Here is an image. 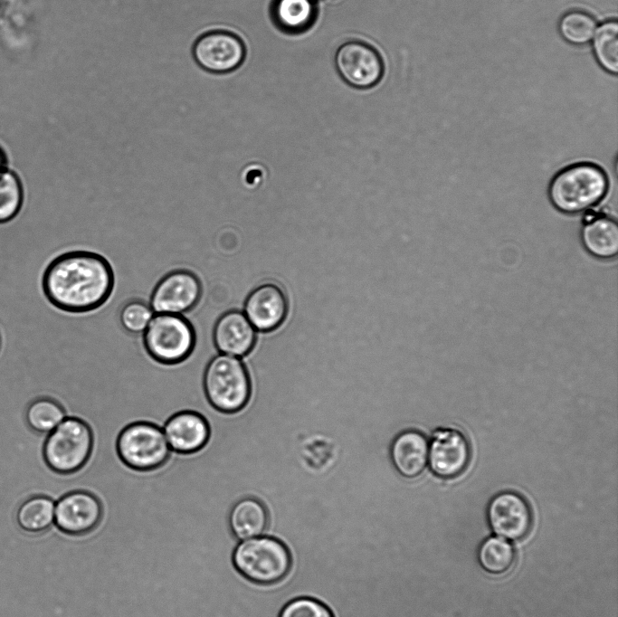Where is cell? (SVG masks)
Listing matches in <instances>:
<instances>
[{
  "label": "cell",
  "instance_id": "1",
  "mask_svg": "<svg viewBox=\"0 0 618 617\" xmlns=\"http://www.w3.org/2000/svg\"><path fill=\"white\" fill-rule=\"evenodd\" d=\"M42 289L54 308L69 313L94 310L114 294L115 274L101 254L76 250L62 252L46 266Z\"/></svg>",
  "mask_w": 618,
  "mask_h": 617
},
{
  "label": "cell",
  "instance_id": "2",
  "mask_svg": "<svg viewBox=\"0 0 618 617\" xmlns=\"http://www.w3.org/2000/svg\"><path fill=\"white\" fill-rule=\"evenodd\" d=\"M609 188L607 175L592 162H578L559 170L548 185L553 206L566 214L591 209L600 203Z\"/></svg>",
  "mask_w": 618,
  "mask_h": 617
},
{
  "label": "cell",
  "instance_id": "3",
  "mask_svg": "<svg viewBox=\"0 0 618 617\" xmlns=\"http://www.w3.org/2000/svg\"><path fill=\"white\" fill-rule=\"evenodd\" d=\"M203 383L209 403L222 413L240 412L250 403L252 380L240 357L216 354L206 366Z\"/></svg>",
  "mask_w": 618,
  "mask_h": 617
},
{
  "label": "cell",
  "instance_id": "4",
  "mask_svg": "<svg viewBox=\"0 0 618 617\" xmlns=\"http://www.w3.org/2000/svg\"><path fill=\"white\" fill-rule=\"evenodd\" d=\"M233 563L250 582L272 584L288 574L291 557L281 541L264 535L239 541L233 552Z\"/></svg>",
  "mask_w": 618,
  "mask_h": 617
},
{
  "label": "cell",
  "instance_id": "5",
  "mask_svg": "<svg viewBox=\"0 0 618 617\" xmlns=\"http://www.w3.org/2000/svg\"><path fill=\"white\" fill-rule=\"evenodd\" d=\"M91 447L90 427L77 418L66 417L44 436L41 446L42 460L55 473L70 474L84 466Z\"/></svg>",
  "mask_w": 618,
  "mask_h": 617
},
{
  "label": "cell",
  "instance_id": "6",
  "mask_svg": "<svg viewBox=\"0 0 618 617\" xmlns=\"http://www.w3.org/2000/svg\"><path fill=\"white\" fill-rule=\"evenodd\" d=\"M143 337L149 354L167 364L185 359L195 345L193 326L185 315L179 314H155Z\"/></svg>",
  "mask_w": 618,
  "mask_h": 617
},
{
  "label": "cell",
  "instance_id": "7",
  "mask_svg": "<svg viewBox=\"0 0 618 617\" xmlns=\"http://www.w3.org/2000/svg\"><path fill=\"white\" fill-rule=\"evenodd\" d=\"M117 448L120 459L138 470L161 466L171 453L163 430L143 422L127 426L119 436Z\"/></svg>",
  "mask_w": 618,
  "mask_h": 617
},
{
  "label": "cell",
  "instance_id": "8",
  "mask_svg": "<svg viewBox=\"0 0 618 617\" xmlns=\"http://www.w3.org/2000/svg\"><path fill=\"white\" fill-rule=\"evenodd\" d=\"M203 294L199 277L189 270L177 269L157 281L150 292L148 303L155 314L184 315L199 304Z\"/></svg>",
  "mask_w": 618,
  "mask_h": 617
},
{
  "label": "cell",
  "instance_id": "9",
  "mask_svg": "<svg viewBox=\"0 0 618 617\" xmlns=\"http://www.w3.org/2000/svg\"><path fill=\"white\" fill-rule=\"evenodd\" d=\"M340 77L357 89H368L379 82L384 63L379 52L368 43L353 40L341 44L335 54Z\"/></svg>",
  "mask_w": 618,
  "mask_h": 617
},
{
  "label": "cell",
  "instance_id": "10",
  "mask_svg": "<svg viewBox=\"0 0 618 617\" xmlns=\"http://www.w3.org/2000/svg\"><path fill=\"white\" fill-rule=\"evenodd\" d=\"M471 445L458 429L439 427L429 441L428 464L432 472L442 479L461 474L471 460Z\"/></svg>",
  "mask_w": 618,
  "mask_h": 617
},
{
  "label": "cell",
  "instance_id": "11",
  "mask_svg": "<svg viewBox=\"0 0 618 617\" xmlns=\"http://www.w3.org/2000/svg\"><path fill=\"white\" fill-rule=\"evenodd\" d=\"M196 63L212 73H227L237 69L245 58V46L236 34L212 31L201 35L194 44Z\"/></svg>",
  "mask_w": 618,
  "mask_h": 617
},
{
  "label": "cell",
  "instance_id": "12",
  "mask_svg": "<svg viewBox=\"0 0 618 617\" xmlns=\"http://www.w3.org/2000/svg\"><path fill=\"white\" fill-rule=\"evenodd\" d=\"M487 520L491 530L509 540H519L529 532L532 512L527 500L518 493L505 490L496 494L487 507Z\"/></svg>",
  "mask_w": 618,
  "mask_h": 617
},
{
  "label": "cell",
  "instance_id": "13",
  "mask_svg": "<svg viewBox=\"0 0 618 617\" xmlns=\"http://www.w3.org/2000/svg\"><path fill=\"white\" fill-rule=\"evenodd\" d=\"M101 515L100 500L87 491L68 492L55 501L54 525L67 534L90 531L99 524Z\"/></svg>",
  "mask_w": 618,
  "mask_h": 617
},
{
  "label": "cell",
  "instance_id": "14",
  "mask_svg": "<svg viewBox=\"0 0 618 617\" xmlns=\"http://www.w3.org/2000/svg\"><path fill=\"white\" fill-rule=\"evenodd\" d=\"M213 337L219 354L242 358L255 346L256 330L243 311L228 309L217 318Z\"/></svg>",
  "mask_w": 618,
  "mask_h": 617
},
{
  "label": "cell",
  "instance_id": "15",
  "mask_svg": "<svg viewBox=\"0 0 618 617\" xmlns=\"http://www.w3.org/2000/svg\"><path fill=\"white\" fill-rule=\"evenodd\" d=\"M288 303L282 290L273 284H264L253 290L247 297L243 313L255 330L269 332L284 321Z\"/></svg>",
  "mask_w": 618,
  "mask_h": 617
},
{
  "label": "cell",
  "instance_id": "16",
  "mask_svg": "<svg viewBox=\"0 0 618 617\" xmlns=\"http://www.w3.org/2000/svg\"><path fill=\"white\" fill-rule=\"evenodd\" d=\"M162 430L170 450L177 453H192L201 450L210 433L204 418L192 411L174 414Z\"/></svg>",
  "mask_w": 618,
  "mask_h": 617
},
{
  "label": "cell",
  "instance_id": "17",
  "mask_svg": "<svg viewBox=\"0 0 618 617\" xmlns=\"http://www.w3.org/2000/svg\"><path fill=\"white\" fill-rule=\"evenodd\" d=\"M429 441L420 431L407 429L398 433L390 447L393 466L404 478L414 479L428 464Z\"/></svg>",
  "mask_w": 618,
  "mask_h": 617
},
{
  "label": "cell",
  "instance_id": "18",
  "mask_svg": "<svg viewBox=\"0 0 618 617\" xmlns=\"http://www.w3.org/2000/svg\"><path fill=\"white\" fill-rule=\"evenodd\" d=\"M268 522L269 516L266 507L254 497L240 498L230 510V528L239 541L263 535Z\"/></svg>",
  "mask_w": 618,
  "mask_h": 617
},
{
  "label": "cell",
  "instance_id": "19",
  "mask_svg": "<svg viewBox=\"0 0 618 617\" xmlns=\"http://www.w3.org/2000/svg\"><path fill=\"white\" fill-rule=\"evenodd\" d=\"M580 239L584 248L592 256L609 260L618 252V226L614 219L599 214L589 223H584Z\"/></svg>",
  "mask_w": 618,
  "mask_h": 617
},
{
  "label": "cell",
  "instance_id": "20",
  "mask_svg": "<svg viewBox=\"0 0 618 617\" xmlns=\"http://www.w3.org/2000/svg\"><path fill=\"white\" fill-rule=\"evenodd\" d=\"M272 16L287 33H300L311 26L316 16L313 0H275Z\"/></svg>",
  "mask_w": 618,
  "mask_h": 617
},
{
  "label": "cell",
  "instance_id": "21",
  "mask_svg": "<svg viewBox=\"0 0 618 617\" xmlns=\"http://www.w3.org/2000/svg\"><path fill=\"white\" fill-rule=\"evenodd\" d=\"M55 500L46 494L35 495L24 501L16 513L19 527L29 533L38 534L54 524Z\"/></svg>",
  "mask_w": 618,
  "mask_h": 617
},
{
  "label": "cell",
  "instance_id": "22",
  "mask_svg": "<svg viewBox=\"0 0 618 617\" xmlns=\"http://www.w3.org/2000/svg\"><path fill=\"white\" fill-rule=\"evenodd\" d=\"M63 407L53 398L40 395L32 400L25 410V422L34 432L45 436L65 418Z\"/></svg>",
  "mask_w": 618,
  "mask_h": 617
},
{
  "label": "cell",
  "instance_id": "23",
  "mask_svg": "<svg viewBox=\"0 0 618 617\" xmlns=\"http://www.w3.org/2000/svg\"><path fill=\"white\" fill-rule=\"evenodd\" d=\"M478 560L485 571L494 574H504L514 563V547L502 537L490 536L480 546Z\"/></svg>",
  "mask_w": 618,
  "mask_h": 617
},
{
  "label": "cell",
  "instance_id": "24",
  "mask_svg": "<svg viewBox=\"0 0 618 617\" xmlns=\"http://www.w3.org/2000/svg\"><path fill=\"white\" fill-rule=\"evenodd\" d=\"M593 50L604 70L612 74L618 71V23L616 19L603 23L595 31Z\"/></svg>",
  "mask_w": 618,
  "mask_h": 617
},
{
  "label": "cell",
  "instance_id": "25",
  "mask_svg": "<svg viewBox=\"0 0 618 617\" xmlns=\"http://www.w3.org/2000/svg\"><path fill=\"white\" fill-rule=\"evenodd\" d=\"M24 201V188L19 175L9 167L0 175V224L14 219Z\"/></svg>",
  "mask_w": 618,
  "mask_h": 617
},
{
  "label": "cell",
  "instance_id": "26",
  "mask_svg": "<svg viewBox=\"0 0 618 617\" xmlns=\"http://www.w3.org/2000/svg\"><path fill=\"white\" fill-rule=\"evenodd\" d=\"M559 33L564 40L575 45L589 43L597 29L595 18L583 10H571L560 19Z\"/></svg>",
  "mask_w": 618,
  "mask_h": 617
},
{
  "label": "cell",
  "instance_id": "27",
  "mask_svg": "<svg viewBox=\"0 0 618 617\" xmlns=\"http://www.w3.org/2000/svg\"><path fill=\"white\" fill-rule=\"evenodd\" d=\"M154 315L147 300L133 298L124 303L119 318L127 331L133 334H144Z\"/></svg>",
  "mask_w": 618,
  "mask_h": 617
},
{
  "label": "cell",
  "instance_id": "28",
  "mask_svg": "<svg viewBox=\"0 0 618 617\" xmlns=\"http://www.w3.org/2000/svg\"><path fill=\"white\" fill-rule=\"evenodd\" d=\"M279 617H333V614L322 602L302 596L288 602L280 610Z\"/></svg>",
  "mask_w": 618,
  "mask_h": 617
},
{
  "label": "cell",
  "instance_id": "29",
  "mask_svg": "<svg viewBox=\"0 0 618 617\" xmlns=\"http://www.w3.org/2000/svg\"><path fill=\"white\" fill-rule=\"evenodd\" d=\"M8 168V156L5 149L0 145V175Z\"/></svg>",
  "mask_w": 618,
  "mask_h": 617
},
{
  "label": "cell",
  "instance_id": "30",
  "mask_svg": "<svg viewBox=\"0 0 618 617\" xmlns=\"http://www.w3.org/2000/svg\"><path fill=\"white\" fill-rule=\"evenodd\" d=\"M0 346H1V339H0Z\"/></svg>",
  "mask_w": 618,
  "mask_h": 617
}]
</instances>
